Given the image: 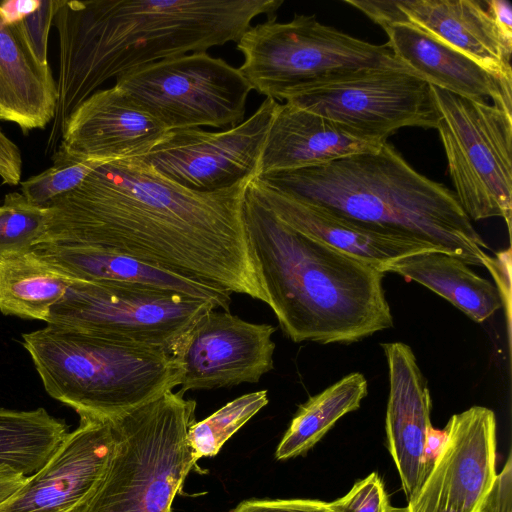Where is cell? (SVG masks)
I'll return each mask as SVG.
<instances>
[{
    "label": "cell",
    "mask_w": 512,
    "mask_h": 512,
    "mask_svg": "<svg viewBox=\"0 0 512 512\" xmlns=\"http://www.w3.org/2000/svg\"><path fill=\"white\" fill-rule=\"evenodd\" d=\"M248 187L278 218L296 231L377 268L411 254L439 251L412 237L356 222L297 200L269 188L256 178L249 182Z\"/></svg>",
    "instance_id": "obj_19"
},
{
    "label": "cell",
    "mask_w": 512,
    "mask_h": 512,
    "mask_svg": "<svg viewBox=\"0 0 512 512\" xmlns=\"http://www.w3.org/2000/svg\"><path fill=\"white\" fill-rule=\"evenodd\" d=\"M357 9L382 28L411 25L512 85L511 52L487 9L474 0L359 1Z\"/></svg>",
    "instance_id": "obj_17"
},
{
    "label": "cell",
    "mask_w": 512,
    "mask_h": 512,
    "mask_svg": "<svg viewBox=\"0 0 512 512\" xmlns=\"http://www.w3.org/2000/svg\"><path fill=\"white\" fill-rule=\"evenodd\" d=\"M382 144L365 140L313 112L278 103L267 132L259 175L324 164Z\"/></svg>",
    "instance_id": "obj_21"
},
{
    "label": "cell",
    "mask_w": 512,
    "mask_h": 512,
    "mask_svg": "<svg viewBox=\"0 0 512 512\" xmlns=\"http://www.w3.org/2000/svg\"><path fill=\"white\" fill-rule=\"evenodd\" d=\"M2 210H3V207H2V205H1V206H0V213L2 212Z\"/></svg>",
    "instance_id": "obj_40"
},
{
    "label": "cell",
    "mask_w": 512,
    "mask_h": 512,
    "mask_svg": "<svg viewBox=\"0 0 512 512\" xmlns=\"http://www.w3.org/2000/svg\"><path fill=\"white\" fill-rule=\"evenodd\" d=\"M368 394L360 372L350 373L301 405L275 452L277 460L306 453L344 415L357 410Z\"/></svg>",
    "instance_id": "obj_26"
},
{
    "label": "cell",
    "mask_w": 512,
    "mask_h": 512,
    "mask_svg": "<svg viewBox=\"0 0 512 512\" xmlns=\"http://www.w3.org/2000/svg\"><path fill=\"white\" fill-rule=\"evenodd\" d=\"M487 11L504 42L512 50V8L505 0H487L484 2Z\"/></svg>",
    "instance_id": "obj_37"
},
{
    "label": "cell",
    "mask_w": 512,
    "mask_h": 512,
    "mask_svg": "<svg viewBox=\"0 0 512 512\" xmlns=\"http://www.w3.org/2000/svg\"><path fill=\"white\" fill-rule=\"evenodd\" d=\"M115 86L167 130L236 126L252 90L239 68L204 51L137 67Z\"/></svg>",
    "instance_id": "obj_10"
},
{
    "label": "cell",
    "mask_w": 512,
    "mask_h": 512,
    "mask_svg": "<svg viewBox=\"0 0 512 512\" xmlns=\"http://www.w3.org/2000/svg\"><path fill=\"white\" fill-rule=\"evenodd\" d=\"M74 279L32 250L0 259V311L46 322Z\"/></svg>",
    "instance_id": "obj_25"
},
{
    "label": "cell",
    "mask_w": 512,
    "mask_h": 512,
    "mask_svg": "<svg viewBox=\"0 0 512 512\" xmlns=\"http://www.w3.org/2000/svg\"><path fill=\"white\" fill-rule=\"evenodd\" d=\"M333 512H391L383 481L376 472L357 481L343 497L328 503Z\"/></svg>",
    "instance_id": "obj_31"
},
{
    "label": "cell",
    "mask_w": 512,
    "mask_h": 512,
    "mask_svg": "<svg viewBox=\"0 0 512 512\" xmlns=\"http://www.w3.org/2000/svg\"><path fill=\"white\" fill-rule=\"evenodd\" d=\"M378 269L425 286L476 323L484 322L502 307L494 284L459 258L444 252L411 254L384 263Z\"/></svg>",
    "instance_id": "obj_24"
},
{
    "label": "cell",
    "mask_w": 512,
    "mask_h": 512,
    "mask_svg": "<svg viewBox=\"0 0 512 512\" xmlns=\"http://www.w3.org/2000/svg\"><path fill=\"white\" fill-rule=\"evenodd\" d=\"M282 0H61L58 102L47 150L69 115L110 78L162 59L237 42Z\"/></svg>",
    "instance_id": "obj_2"
},
{
    "label": "cell",
    "mask_w": 512,
    "mask_h": 512,
    "mask_svg": "<svg viewBox=\"0 0 512 512\" xmlns=\"http://www.w3.org/2000/svg\"><path fill=\"white\" fill-rule=\"evenodd\" d=\"M496 282L501 304L505 308L508 336L510 339L511 323V249L500 251L495 256L488 255L483 261Z\"/></svg>",
    "instance_id": "obj_33"
},
{
    "label": "cell",
    "mask_w": 512,
    "mask_h": 512,
    "mask_svg": "<svg viewBox=\"0 0 512 512\" xmlns=\"http://www.w3.org/2000/svg\"><path fill=\"white\" fill-rule=\"evenodd\" d=\"M445 442L405 512H482L496 473V417L472 406L454 414Z\"/></svg>",
    "instance_id": "obj_13"
},
{
    "label": "cell",
    "mask_w": 512,
    "mask_h": 512,
    "mask_svg": "<svg viewBox=\"0 0 512 512\" xmlns=\"http://www.w3.org/2000/svg\"><path fill=\"white\" fill-rule=\"evenodd\" d=\"M383 30L397 60L429 84L470 99H490L512 113V85L472 59L408 24L389 25Z\"/></svg>",
    "instance_id": "obj_22"
},
{
    "label": "cell",
    "mask_w": 512,
    "mask_h": 512,
    "mask_svg": "<svg viewBox=\"0 0 512 512\" xmlns=\"http://www.w3.org/2000/svg\"><path fill=\"white\" fill-rule=\"evenodd\" d=\"M236 43L244 57L239 70L252 90L275 101H285L324 76L351 70L388 68L416 74L387 44L360 40L320 23L314 15L296 14L288 22L268 17L250 26Z\"/></svg>",
    "instance_id": "obj_7"
},
{
    "label": "cell",
    "mask_w": 512,
    "mask_h": 512,
    "mask_svg": "<svg viewBox=\"0 0 512 512\" xmlns=\"http://www.w3.org/2000/svg\"><path fill=\"white\" fill-rule=\"evenodd\" d=\"M243 220L267 305L293 342L348 344L393 326L376 266L296 231L248 185Z\"/></svg>",
    "instance_id": "obj_3"
},
{
    "label": "cell",
    "mask_w": 512,
    "mask_h": 512,
    "mask_svg": "<svg viewBox=\"0 0 512 512\" xmlns=\"http://www.w3.org/2000/svg\"><path fill=\"white\" fill-rule=\"evenodd\" d=\"M0 213V259L31 251L45 239L49 210L28 201L22 193L5 195Z\"/></svg>",
    "instance_id": "obj_29"
},
{
    "label": "cell",
    "mask_w": 512,
    "mask_h": 512,
    "mask_svg": "<svg viewBox=\"0 0 512 512\" xmlns=\"http://www.w3.org/2000/svg\"><path fill=\"white\" fill-rule=\"evenodd\" d=\"M66 424L44 408L18 411L0 408V467L27 477L53 455L67 434Z\"/></svg>",
    "instance_id": "obj_27"
},
{
    "label": "cell",
    "mask_w": 512,
    "mask_h": 512,
    "mask_svg": "<svg viewBox=\"0 0 512 512\" xmlns=\"http://www.w3.org/2000/svg\"><path fill=\"white\" fill-rule=\"evenodd\" d=\"M230 512H333L328 503L317 500H248Z\"/></svg>",
    "instance_id": "obj_34"
},
{
    "label": "cell",
    "mask_w": 512,
    "mask_h": 512,
    "mask_svg": "<svg viewBox=\"0 0 512 512\" xmlns=\"http://www.w3.org/2000/svg\"><path fill=\"white\" fill-rule=\"evenodd\" d=\"M353 134L382 144L404 127L437 128L431 84L397 69L365 68L324 76L285 100Z\"/></svg>",
    "instance_id": "obj_11"
},
{
    "label": "cell",
    "mask_w": 512,
    "mask_h": 512,
    "mask_svg": "<svg viewBox=\"0 0 512 512\" xmlns=\"http://www.w3.org/2000/svg\"><path fill=\"white\" fill-rule=\"evenodd\" d=\"M215 308L212 301L171 292L74 279L46 323L172 355L190 328Z\"/></svg>",
    "instance_id": "obj_9"
},
{
    "label": "cell",
    "mask_w": 512,
    "mask_h": 512,
    "mask_svg": "<svg viewBox=\"0 0 512 512\" xmlns=\"http://www.w3.org/2000/svg\"><path fill=\"white\" fill-rule=\"evenodd\" d=\"M268 404L266 390L244 394L201 420L188 431V442L196 460L215 456L223 444Z\"/></svg>",
    "instance_id": "obj_28"
},
{
    "label": "cell",
    "mask_w": 512,
    "mask_h": 512,
    "mask_svg": "<svg viewBox=\"0 0 512 512\" xmlns=\"http://www.w3.org/2000/svg\"><path fill=\"white\" fill-rule=\"evenodd\" d=\"M482 512H512V457L509 453L502 471L497 474L494 486Z\"/></svg>",
    "instance_id": "obj_35"
},
{
    "label": "cell",
    "mask_w": 512,
    "mask_h": 512,
    "mask_svg": "<svg viewBox=\"0 0 512 512\" xmlns=\"http://www.w3.org/2000/svg\"><path fill=\"white\" fill-rule=\"evenodd\" d=\"M172 390L111 419L116 445L92 494L70 512H172L196 464L188 442L196 402Z\"/></svg>",
    "instance_id": "obj_6"
},
{
    "label": "cell",
    "mask_w": 512,
    "mask_h": 512,
    "mask_svg": "<svg viewBox=\"0 0 512 512\" xmlns=\"http://www.w3.org/2000/svg\"><path fill=\"white\" fill-rule=\"evenodd\" d=\"M276 328L229 311L203 315L172 352L181 367V392L257 383L273 369Z\"/></svg>",
    "instance_id": "obj_14"
},
{
    "label": "cell",
    "mask_w": 512,
    "mask_h": 512,
    "mask_svg": "<svg viewBox=\"0 0 512 512\" xmlns=\"http://www.w3.org/2000/svg\"><path fill=\"white\" fill-rule=\"evenodd\" d=\"M168 131L119 87L98 89L67 118L53 165L140 157Z\"/></svg>",
    "instance_id": "obj_16"
},
{
    "label": "cell",
    "mask_w": 512,
    "mask_h": 512,
    "mask_svg": "<svg viewBox=\"0 0 512 512\" xmlns=\"http://www.w3.org/2000/svg\"><path fill=\"white\" fill-rule=\"evenodd\" d=\"M26 479L27 476L9 467H0V504L14 494Z\"/></svg>",
    "instance_id": "obj_39"
},
{
    "label": "cell",
    "mask_w": 512,
    "mask_h": 512,
    "mask_svg": "<svg viewBox=\"0 0 512 512\" xmlns=\"http://www.w3.org/2000/svg\"><path fill=\"white\" fill-rule=\"evenodd\" d=\"M256 179L347 219L425 242L468 265L483 266L488 256L489 246L454 192L417 172L387 142L324 164Z\"/></svg>",
    "instance_id": "obj_4"
},
{
    "label": "cell",
    "mask_w": 512,
    "mask_h": 512,
    "mask_svg": "<svg viewBox=\"0 0 512 512\" xmlns=\"http://www.w3.org/2000/svg\"><path fill=\"white\" fill-rule=\"evenodd\" d=\"M249 182L201 193L138 157L103 162L47 207L42 243L108 249L267 304L243 220Z\"/></svg>",
    "instance_id": "obj_1"
},
{
    "label": "cell",
    "mask_w": 512,
    "mask_h": 512,
    "mask_svg": "<svg viewBox=\"0 0 512 512\" xmlns=\"http://www.w3.org/2000/svg\"><path fill=\"white\" fill-rule=\"evenodd\" d=\"M57 102L49 64L37 58L20 23H6L0 13V120L23 133L43 129L54 119Z\"/></svg>",
    "instance_id": "obj_23"
},
{
    "label": "cell",
    "mask_w": 512,
    "mask_h": 512,
    "mask_svg": "<svg viewBox=\"0 0 512 512\" xmlns=\"http://www.w3.org/2000/svg\"><path fill=\"white\" fill-rule=\"evenodd\" d=\"M100 161L53 165L21 182V193L32 204L47 208L55 199L79 186Z\"/></svg>",
    "instance_id": "obj_30"
},
{
    "label": "cell",
    "mask_w": 512,
    "mask_h": 512,
    "mask_svg": "<svg viewBox=\"0 0 512 512\" xmlns=\"http://www.w3.org/2000/svg\"><path fill=\"white\" fill-rule=\"evenodd\" d=\"M22 339L46 392L80 418L114 419L181 383L165 351L49 324Z\"/></svg>",
    "instance_id": "obj_5"
},
{
    "label": "cell",
    "mask_w": 512,
    "mask_h": 512,
    "mask_svg": "<svg viewBox=\"0 0 512 512\" xmlns=\"http://www.w3.org/2000/svg\"><path fill=\"white\" fill-rule=\"evenodd\" d=\"M22 174V156L17 145L0 129V177L3 183L17 185Z\"/></svg>",
    "instance_id": "obj_36"
},
{
    "label": "cell",
    "mask_w": 512,
    "mask_h": 512,
    "mask_svg": "<svg viewBox=\"0 0 512 512\" xmlns=\"http://www.w3.org/2000/svg\"><path fill=\"white\" fill-rule=\"evenodd\" d=\"M115 445L112 420L80 418L49 460L0 504V512L72 511L99 484Z\"/></svg>",
    "instance_id": "obj_15"
},
{
    "label": "cell",
    "mask_w": 512,
    "mask_h": 512,
    "mask_svg": "<svg viewBox=\"0 0 512 512\" xmlns=\"http://www.w3.org/2000/svg\"><path fill=\"white\" fill-rule=\"evenodd\" d=\"M454 194L472 221L505 220L511 235L512 113L431 85Z\"/></svg>",
    "instance_id": "obj_8"
},
{
    "label": "cell",
    "mask_w": 512,
    "mask_h": 512,
    "mask_svg": "<svg viewBox=\"0 0 512 512\" xmlns=\"http://www.w3.org/2000/svg\"><path fill=\"white\" fill-rule=\"evenodd\" d=\"M389 393L385 429L390 455L407 500L426 475L425 447L431 425V396L411 347L403 342L381 345Z\"/></svg>",
    "instance_id": "obj_18"
},
{
    "label": "cell",
    "mask_w": 512,
    "mask_h": 512,
    "mask_svg": "<svg viewBox=\"0 0 512 512\" xmlns=\"http://www.w3.org/2000/svg\"><path fill=\"white\" fill-rule=\"evenodd\" d=\"M40 4L38 0H5L0 3V13L6 23H18L35 11Z\"/></svg>",
    "instance_id": "obj_38"
},
{
    "label": "cell",
    "mask_w": 512,
    "mask_h": 512,
    "mask_svg": "<svg viewBox=\"0 0 512 512\" xmlns=\"http://www.w3.org/2000/svg\"><path fill=\"white\" fill-rule=\"evenodd\" d=\"M277 105V101L265 98L248 119L219 132L169 130L138 158L167 180L195 192H217L251 181L259 175Z\"/></svg>",
    "instance_id": "obj_12"
},
{
    "label": "cell",
    "mask_w": 512,
    "mask_h": 512,
    "mask_svg": "<svg viewBox=\"0 0 512 512\" xmlns=\"http://www.w3.org/2000/svg\"><path fill=\"white\" fill-rule=\"evenodd\" d=\"M41 259L82 281L113 282L212 301L228 311L231 293L108 249L67 243H40Z\"/></svg>",
    "instance_id": "obj_20"
},
{
    "label": "cell",
    "mask_w": 512,
    "mask_h": 512,
    "mask_svg": "<svg viewBox=\"0 0 512 512\" xmlns=\"http://www.w3.org/2000/svg\"><path fill=\"white\" fill-rule=\"evenodd\" d=\"M60 4L61 0L40 1L38 8L19 22L34 53L44 64H49L48 35Z\"/></svg>",
    "instance_id": "obj_32"
}]
</instances>
